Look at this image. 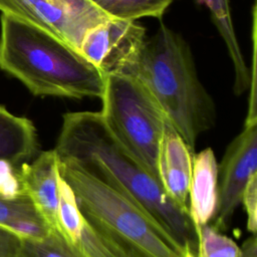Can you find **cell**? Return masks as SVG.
<instances>
[{"mask_svg": "<svg viewBox=\"0 0 257 257\" xmlns=\"http://www.w3.org/2000/svg\"><path fill=\"white\" fill-rule=\"evenodd\" d=\"M128 197L184 249L198 253V238L188 212L178 207L161 183L113 136L100 111L66 112L53 149Z\"/></svg>", "mask_w": 257, "mask_h": 257, "instance_id": "obj_1", "label": "cell"}, {"mask_svg": "<svg viewBox=\"0 0 257 257\" xmlns=\"http://www.w3.org/2000/svg\"><path fill=\"white\" fill-rule=\"evenodd\" d=\"M0 21V68L32 94L101 98L104 75L76 48L14 15Z\"/></svg>", "mask_w": 257, "mask_h": 257, "instance_id": "obj_2", "label": "cell"}, {"mask_svg": "<svg viewBox=\"0 0 257 257\" xmlns=\"http://www.w3.org/2000/svg\"><path fill=\"white\" fill-rule=\"evenodd\" d=\"M121 74L136 77L147 86L194 153L199 136L215 125L217 111L182 35L161 23Z\"/></svg>", "mask_w": 257, "mask_h": 257, "instance_id": "obj_3", "label": "cell"}, {"mask_svg": "<svg viewBox=\"0 0 257 257\" xmlns=\"http://www.w3.org/2000/svg\"><path fill=\"white\" fill-rule=\"evenodd\" d=\"M86 224L124 257H183L184 249L120 191L77 164L58 160Z\"/></svg>", "mask_w": 257, "mask_h": 257, "instance_id": "obj_4", "label": "cell"}, {"mask_svg": "<svg viewBox=\"0 0 257 257\" xmlns=\"http://www.w3.org/2000/svg\"><path fill=\"white\" fill-rule=\"evenodd\" d=\"M100 99L106 126L159 181L158 156L170 121L157 99L142 81L124 74L104 76Z\"/></svg>", "mask_w": 257, "mask_h": 257, "instance_id": "obj_5", "label": "cell"}, {"mask_svg": "<svg viewBox=\"0 0 257 257\" xmlns=\"http://www.w3.org/2000/svg\"><path fill=\"white\" fill-rule=\"evenodd\" d=\"M0 11L38 26L77 50L85 32L108 18L88 0H0Z\"/></svg>", "mask_w": 257, "mask_h": 257, "instance_id": "obj_6", "label": "cell"}, {"mask_svg": "<svg viewBox=\"0 0 257 257\" xmlns=\"http://www.w3.org/2000/svg\"><path fill=\"white\" fill-rule=\"evenodd\" d=\"M146 38V28L137 21L107 18L85 32L78 51L104 76L121 74Z\"/></svg>", "mask_w": 257, "mask_h": 257, "instance_id": "obj_7", "label": "cell"}, {"mask_svg": "<svg viewBox=\"0 0 257 257\" xmlns=\"http://www.w3.org/2000/svg\"><path fill=\"white\" fill-rule=\"evenodd\" d=\"M257 169V122L244 123L242 132L229 144L219 166V202L213 226L227 227L242 193Z\"/></svg>", "mask_w": 257, "mask_h": 257, "instance_id": "obj_8", "label": "cell"}, {"mask_svg": "<svg viewBox=\"0 0 257 257\" xmlns=\"http://www.w3.org/2000/svg\"><path fill=\"white\" fill-rule=\"evenodd\" d=\"M58 158L54 150L41 152L31 163H23L17 170L22 190L51 229L58 225Z\"/></svg>", "mask_w": 257, "mask_h": 257, "instance_id": "obj_9", "label": "cell"}, {"mask_svg": "<svg viewBox=\"0 0 257 257\" xmlns=\"http://www.w3.org/2000/svg\"><path fill=\"white\" fill-rule=\"evenodd\" d=\"M194 154L169 122L160 146L158 176L166 194L186 212H188Z\"/></svg>", "mask_w": 257, "mask_h": 257, "instance_id": "obj_10", "label": "cell"}, {"mask_svg": "<svg viewBox=\"0 0 257 257\" xmlns=\"http://www.w3.org/2000/svg\"><path fill=\"white\" fill-rule=\"evenodd\" d=\"M219 165L212 149L193 156V170L189 190L188 214L198 234L200 228L214 220L219 202Z\"/></svg>", "mask_w": 257, "mask_h": 257, "instance_id": "obj_11", "label": "cell"}, {"mask_svg": "<svg viewBox=\"0 0 257 257\" xmlns=\"http://www.w3.org/2000/svg\"><path fill=\"white\" fill-rule=\"evenodd\" d=\"M0 226L21 238L41 239L51 230L29 196L22 190L0 186Z\"/></svg>", "mask_w": 257, "mask_h": 257, "instance_id": "obj_12", "label": "cell"}, {"mask_svg": "<svg viewBox=\"0 0 257 257\" xmlns=\"http://www.w3.org/2000/svg\"><path fill=\"white\" fill-rule=\"evenodd\" d=\"M201 7H205L210 18L222 37L229 53L234 69L233 90L236 95L244 93L255 83L254 69L247 66L241 47L238 43L234 28L230 0H192Z\"/></svg>", "mask_w": 257, "mask_h": 257, "instance_id": "obj_13", "label": "cell"}, {"mask_svg": "<svg viewBox=\"0 0 257 257\" xmlns=\"http://www.w3.org/2000/svg\"><path fill=\"white\" fill-rule=\"evenodd\" d=\"M37 135L33 122L0 105V164L16 168L37 152Z\"/></svg>", "mask_w": 257, "mask_h": 257, "instance_id": "obj_14", "label": "cell"}, {"mask_svg": "<svg viewBox=\"0 0 257 257\" xmlns=\"http://www.w3.org/2000/svg\"><path fill=\"white\" fill-rule=\"evenodd\" d=\"M108 18L137 21L162 18L174 0H88Z\"/></svg>", "mask_w": 257, "mask_h": 257, "instance_id": "obj_15", "label": "cell"}, {"mask_svg": "<svg viewBox=\"0 0 257 257\" xmlns=\"http://www.w3.org/2000/svg\"><path fill=\"white\" fill-rule=\"evenodd\" d=\"M17 257H86L83 251L70 243L60 231L51 229L41 239L21 238Z\"/></svg>", "mask_w": 257, "mask_h": 257, "instance_id": "obj_16", "label": "cell"}, {"mask_svg": "<svg viewBox=\"0 0 257 257\" xmlns=\"http://www.w3.org/2000/svg\"><path fill=\"white\" fill-rule=\"evenodd\" d=\"M58 225L62 235L77 245L83 227V218L78 209L74 193L67 182L58 177Z\"/></svg>", "mask_w": 257, "mask_h": 257, "instance_id": "obj_17", "label": "cell"}, {"mask_svg": "<svg viewBox=\"0 0 257 257\" xmlns=\"http://www.w3.org/2000/svg\"><path fill=\"white\" fill-rule=\"evenodd\" d=\"M197 257H241L237 243L213 225H204L198 234Z\"/></svg>", "mask_w": 257, "mask_h": 257, "instance_id": "obj_18", "label": "cell"}, {"mask_svg": "<svg viewBox=\"0 0 257 257\" xmlns=\"http://www.w3.org/2000/svg\"><path fill=\"white\" fill-rule=\"evenodd\" d=\"M241 203L247 215V230L256 234L257 229V174L253 175L247 183L242 196Z\"/></svg>", "mask_w": 257, "mask_h": 257, "instance_id": "obj_19", "label": "cell"}, {"mask_svg": "<svg viewBox=\"0 0 257 257\" xmlns=\"http://www.w3.org/2000/svg\"><path fill=\"white\" fill-rule=\"evenodd\" d=\"M20 244L19 235L0 226V257H17Z\"/></svg>", "mask_w": 257, "mask_h": 257, "instance_id": "obj_20", "label": "cell"}, {"mask_svg": "<svg viewBox=\"0 0 257 257\" xmlns=\"http://www.w3.org/2000/svg\"><path fill=\"white\" fill-rule=\"evenodd\" d=\"M257 242H256V234H252L249 238H247L242 246L240 247L241 257H256L257 253Z\"/></svg>", "mask_w": 257, "mask_h": 257, "instance_id": "obj_21", "label": "cell"}, {"mask_svg": "<svg viewBox=\"0 0 257 257\" xmlns=\"http://www.w3.org/2000/svg\"><path fill=\"white\" fill-rule=\"evenodd\" d=\"M183 257H197V254L189 245H186L184 247V256Z\"/></svg>", "mask_w": 257, "mask_h": 257, "instance_id": "obj_22", "label": "cell"}]
</instances>
